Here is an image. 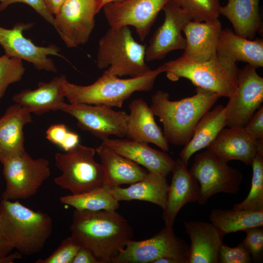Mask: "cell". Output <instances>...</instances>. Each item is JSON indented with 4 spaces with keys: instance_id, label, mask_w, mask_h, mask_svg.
Wrapping results in <instances>:
<instances>
[{
    "instance_id": "e0dca14e",
    "label": "cell",
    "mask_w": 263,
    "mask_h": 263,
    "mask_svg": "<svg viewBox=\"0 0 263 263\" xmlns=\"http://www.w3.org/2000/svg\"><path fill=\"white\" fill-rule=\"evenodd\" d=\"M171 172V182L162 214L168 227L173 226L177 213L186 204L197 201L200 192L198 181L179 158L175 160Z\"/></svg>"
},
{
    "instance_id": "f1b7e54d",
    "label": "cell",
    "mask_w": 263,
    "mask_h": 263,
    "mask_svg": "<svg viewBox=\"0 0 263 263\" xmlns=\"http://www.w3.org/2000/svg\"><path fill=\"white\" fill-rule=\"evenodd\" d=\"M226 126L224 106L218 105L206 113L197 124L192 136L179 154V158L184 164L188 167L191 156L207 148Z\"/></svg>"
},
{
    "instance_id": "4dcf8cb0",
    "label": "cell",
    "mask_w": 263,
    "mask_h": 263,
    "mask_svg": "<svg viewBox=\"0 0 263 263\" xmlns=\"http://www.w3.org/2000/svg\"><path fill=\"white\" fill-rule=\"evenodd\" d=\"M59 201L78 210H116L119 207V202L106 186L80 194L63 196Z\"/></svg>"
},
{
    "instance_id": "ee69618b",
    "label": "cell",
    "mask_w": 263,
    "mask_h": 263,
    "mask_svg": "<svg viewBox=\"0 0 263 263\" xmlns=\"http://www.w3.org/2000/svg\"><path fill=\"white\" fill-rule=\"evenodd\" d=\"M120 0H98L99 7L100 9H101L103 8V7L106 4L108 3L111 2L118 1Z\"/></svg>"
},
{
    "instance_id": "60d3db41",
    "label": "cell",
    "mask_w": 263,
    "mask_h": 263,
    "mask_svg": "<svg viewBox=\"0 0 263 263\" xmlns=\"http://www.w3.org/2000/svg\"><path fill=\"white\" fill-rule=\"evenodd\" d=\"M13 249L0 227V263H13L22 257V255L17 251L11 253Z\"/></svg>"
},
{
    "instance_id": "5bb4252c",
    "label": "cell",
    "mask_w": 263,
    "mask_h": 263,
    "mask_svg": "<svg viewBox=\"0 0 263 263\" xmlns=\"http://www.w3.org/2000/svg\"><path fill=\"white\" fill-rule=\"evenodd\" d=\"M170 0H121L108 3L102 8L110 27L133 26L144 41L158 13Z\"/></svg>"
},
{
    "instance_id": "b9f144b4",
    "label": "cell",
    "mask_w": 263,
    "mask_h": 263,
    "mask_svg": "<svg viewBox=\"0 0 263 263\" xmlns=\"http://www.w3.org/2000/svg\"><path fill=\"white\" fill-rule=\"evenodd\" d=\"M72 263H99L92 252L82 246L77 251Z\"/></svg>"
},
{
    "instance_id": "1f68e13d",
    "label": "cell",
    "mask_w": 263,
    "mask_h": 263,
    "mask_svg": "<svg viewBox=\"0 0 263 263\" xmlns=\"http://www.w3.org/2000/svg\"><path fill=\"white\" fill-rule=\"evenodd\" d=\"M251 186L247 197L232 208L246 210H263V155L257 153L251 165Z\"/></svg>"
},
{
    "instance_id": "2e32d148",
    "label": "cell",
    "mask_w": 263,
    "mask_h": 263,
    "mask_svg": "<svg viewBox=\"0 0 263 263\" xmlns=\"http://www.w3.org/2000/svg\"><path fill=\"white\" fill-rule=\"evenodd\" d=\"M163 10L165 19L154 32L146 47V61L163 59L171 51L184 50L186 48V40L182 32L191 18L173 0L169 1Z\"/></svg>"
},
{
    "instance_id": "d6a6232c",
    "label": "cell",
    "mask_w": 263,
    "mask_h": 263,
    "mask_svg": "<svg viewBox=\"0 0 263 263\" xmlns=\"http://www.w3.org/2000/svg\"><path fill=\"white\" fill-rule=\"evenodd\" d=\"M194 21L203 22L218 19L219 0H173Z\"/></svg>"
},
{
    "instance_id": "ab89813d",
    "label": "cell",
    "mask_w": 263,
    "mask_h": 263,
    "mask_svg": "<svg viewBox=\"0 0 263 263\" xmlns=\"http://www.w3.org/2000/svg\"><path fill=\"white\" fill-rule=\"evenodd\" d=\"M70 131L63 124L51 125L46 132V138L50 142L61 148L66 140Z\"/></svg>"
},
{
    "instance_id": "d590c367",
    "label": "cell",
    "mask_w": 263,
    "mask_h": 263,
    "mask_svg": "<svg viewBox=\"0 0 263 263\" xmlns=\"http://www.w3.org/2000/svg\"><path fill=\"white\" fill-rule=\"evenodd\" d=\"M252 259L243 241L235 247L223 243L219 251V263H250Z\"/></svg>"
},
{
    "instance_id": "5b68a950",
    "label": "cell",
    "mask_w": 263,
    "mask_h": 263,
    "mask_svg": "<svg viewBox=\"0 0 263 263\" xmlns=\"http://www.w3.org/2000/svg\"><path fill=\"white\" fill-rule=\"evenodd\" d=\"M161 66L170 80L176 81L185 78L197 87L214 92L220 97H230L237 88L239 69L236 63L228 62L217 54L203 62L181 56Z\"/></svg>"
},
{
    "instance_id": "9c48e42d",
    "label": "cell",
    "mask_w": 263,
    "mask_h": 263,
    "mask_svg": "<svg viewBox=\"0 0 263 263\" xmlns=\"http://www.w3.org/2000/svg\"><path fill=\"white\" fill-rule=\"evenodd\" d=\"M189 171L200 185L197 201L200 205L218 193L237 194L243 179L239 170L208 150L195 155Z\"/></svg>"
},
{
    "instance_id": "e575fe53",
    "label": "cell",
    "mask_w": 263,
    "mask_h": 263,
    "mask_svg": "<svg viewBox=\"0 0 263 263\" xmlns=\"http://www.w3.org/2000/svg\"><path fill=\"white\" fill-rule=\"evenodd\" d=\"M82 246L74 237L64 239L60 245L48 257L38 259L36 263H72L78 250Z\"/></svg>"
},
{
    "instance_id": "f546056e",
    "label": "cell",
    "mask_w": 263,
    "mask_h": 263,
    "mask_svg": "<svg viewBox=\"0 0 263 263\" xmlns=\"http://www.w3.org/2000/svg\"><path fill=\"white\" fill-rule=\"evenodd\" d=\"M209 220L226 235L250 227L263 226V210L214 208L210 212Z\"/></svg>"
},
{
    "instance_id": "4316f807",
    "label": "cell",
    "mask_w": 263,
    "mask_h": 263,
    "mask_svg": "<svg viewBox=\"0 0 263 263\" xmlns=\"http://www.w3.org/2000/svg\"><path fill=\"white\" fill-rule=\"evenodd\" d=\"M169 185L166 177L148 171L140 180L128 188L115 186L110 188L115 199L121 201L140 200L165 207Z\"/></svg>"
},
{
    "instance_id": "74e56055",
    "label": "cell",
    "mask_w": 263,
    "mask_h": 263,
    "mask_svg": "<svg viewBox=\"0 0 263 263\" xmlns=\"http://www.w3.org/2000/svg\"><path fill=\"white\" fill-rule=\"evenodd\" d=\"M17 2L23 3L31 6L46 21L55 27V17L47 10L43 0H0V11Z\"/></svg>"
},
{
    "instance_id": "7402d4cb",
    "label": "cell",
    "mask_w": 263,
    "mask_h": 263,
    "mask_svg": "<svg viewBox=\"0 0 263 263\" xmlns=\"http://www.w3.org/2000/svg\"><path fill=\"white\" fill-rule=\"evenodd\" d=\"M207 148L227 162L238 160L245 165H251L257 153V140L242 127L223 128Z\"/></svg>"
},
{
    "instance_id": "603a6c76",
    "label": "cell",
    "mask_w": 263,
    "mask_h": 263,
    "mask_svg": "<svg viewBox=\"0 0 263 263\" xmlns=\"http://www.w3.org/2000/svg\"><path fill=\"white\" fill-rule=\"evenodd\" d=\"M129 108L126 136L133 141L152 143L163 151H168L169 143L146 101L142 98L135 99L130 103Z\"/></svg>"
},
{
    "instance_id": "ba28073f",
    "label": "cell",
    "mask_w": 263,
    "mask_h": 263,
    "mask_svg": "<svg viewBox=\"0 0 263 263\" xmlns=\"http://www.w3.org/2000/svg\"><path fill=\"white\" fill-rule=\"evenodd\" d=\"M2 165L6 186L2 199L6 200L27 199L34 196L51 175L47 159H33L26 150Z\"/></svg>"
},
{
    "instance_id": "83f0119b",
    "label": "cell",
    "mask_w": 263,
    "mask_h": 263,
    "mask_svg": "<svg viewBox=\"0 0 263 263\" xmlns=\"http://www.w3.org/2000/svg\"><path fill=\"white\" fill-rule=\"evenodd\" d=\"M260 0H228L220 6L219 14L232 24L235 34L252 40L262 31V21L259 12Z\"/></svg>"
},
{
    "instance_id": "ffe728a7",
    "label": "cell",
    "mask_w": 263,
    "mask_h": 263,
    "mask_svg": "<svg viewBox=\"0 0 263 263\" xmlns=\"http://www.w3.org/2000/svg\"><path fill=\"white\" fill-rule=\"evenodd\" d=\"M184 224L191 243L188 263H219V251L225 234L211 222Z\"/></svg>"
},
{
    "instance_id": "8992f818",
    "label": "cell",
    "mask_w": 263,
    "mask_h": 263,
    "mask_svg": "<svg viewBox=\"0 0 263 263\" xmlns=\"http://www.w3.org/2000/svg\"><path fill=\"white\" fill-rule=\"evenodd\" d=\"M146 47L134 39L129 26L110 27L99 41L96 66L118 77L141 75L151 70L146 63Z\"/></svg>"
},
{
    "instance_id": "8d00e7d4",
    "label": "cell",
    "mask_w": 263,
    "mask_h": 263,
    "mask_svg": "<svg viewBox=\"0 0 263 263\" xmlns=\"http://www.w3.org/2000/svg\"><path fill=\"white\" fill-rule=\"evenodd\" d=\"M246 236L243 241L251 256L252 260L261 261L263 256V226L253 227L244 230Z\"/></svg>"
},
{
    "instance_id": "30bf717a",
    "label": "cell",
    "mask_w": 263,
    "mask_h": 263,
    "mask_svg": "<svg viewBox=\"0 0 263 263\" xmlns=\"http://www.w3.org/2000/svg\"><path fill=\"white\" fill-rule=\"evenodd\" d=\"M189 248L188 244L175 234L172 227L165 226L149 239L128 241L113 263H152L161 258L188 263Z\"/></svg>"
},
{
    "instance_id": "4fadbf2b",
    "label": "cell",
    "mask_w": 263,
    "mask_h": 263,
    "mask_svg": "<svg viewBox=\"0 0 263 263\" xmlns=\"http://www.w3.org/2000/svg\"><path fill=\"white\" fill-rule=\"evenodd\" d=\"M61 110L76 119L77 126L102 141L115 135L126 136L128 114L106 105L65 103Z\"/></svg>"
},
{
    "instance_id": "277c9868",
    "label": "cell",
    "mask_w": 263,
    "mask_h": 263,
    "mask_svg": "<svg viewBox=\"0 0 263 263\" xmlns=\"http://www.w3.org/2000/svg\"><path fill=\"white\" fill-rule=\"evenodd\" d=\"M162 73L161 65L136 77L121 78L106 70L94 83L87 86L71 83L66 79L63 85V92L70 103L120 108L134 93L150 91L157 77Z\"/></svg>"
},
{
    "instance_id": "f35d334b",
    "label": "cell",
    "mask_w": 263,
    "mask_h": 263,
    "mask_svg": "<svg viewBox=\"0 0 263 263\" xmlns=\"http://www.w3.org/2000/svg\"><path fill=\"white\" fill-rule=\"evenodd\" d=\"M245 131L255 139H263V107L254 113L244 127Z\"/></svg>"
},
{
    "instance_id": "44dd1931",
    "label": "cell",
    "mask_w": 263,
    "mask_h": 263,
    "mask_svg": "<svg viewBox=\"0 0 263 263\" xmlns=\"http://www.w3.org/2000/svg\"><path fill=\"white\" fill-rule=\"evenodd\" d=\"M31 112L14 103L0 118V162L2 164L25 151L23 128L33 122Z\"/></svg>"
},
{
    "instance_id": "52a82bcc",
    "label": "cell",
    "mask_w": 263,
    "mask_h": 263,
    "mask_svg": "<svg viewBox=\"0 0 263 263\" xmlns=\"http://www.w3.org/2000/svg\"><path fill=\"white\" fill-rule=\"evenodd\" d=\"M95 150L78 144L65 153L57 152L55 164L61 174L55 178V184L72 194H77L105 186L103 169L96 162Z\"/></svg>"
},
{
    "instance_id": "7a4b0ae2",
    "label": "cell",
    "mask_w": 263,
    "mask_h": 263,
    "mask_svg": "<svg viewBox=\"0 0 263 263\" xmlns=\"http://www.w3.org/2000/svg\"><path fill=\"white\" fill-rule=\"evenodd\" d=\"M195 92L193 96L177 101L170 100L169 93L163 90H158L152 95L150 107L162 122L163 133L169 143L185 145L200 119L220 97L199 87Z\"/></svg>"
},
{
    "instance_id": "6da1fadb",
    "label": "cell",
    "mask_w": 263,
    "mask_h": 263,
    "mask_svg": "<svg viewBox=\"0 0 263 263\" xmlns=\"http://www.w3.org/2000/svg\"><path fill=\"white\" fill-rule=\"evenodd\" d=\"M71 235L89 249L99 263H113L133 237L132 227L116 210H78L73 214Z\"/></svg>"
},
{
    "instance_id": "836d02e7",
    "label": "cell",
    "mask_w": 263,
    "mask_h": 263,
    "mask_svg": "<svg viewBox=\"0 0 263 263\" xmlns=\"http://www.w3.org/2000/svg\"><path fill=\"white\" fill-rule=\"evenodd\" d=\"M25 71L22 60L5 54L0 56V99L10 85L21 79Z\"/></svg>"
},
{
    "instance_id": "ac0fdd59",
    "label": "cell",
    "mask_w": 263,
    "mask_h": 263,
    "mask_svg": "<svg viewBox=\"0 0 263 263\" xmlns=\"http://www.w3.org/2000/svg\"><path fill=\"white\" fill-rule=\"evenodd\" d=\"M102 143L121 155L143 166L148 171L166 177L175 163V160L167 153L152 148L148 143L120 138H108Z\"/></svg>"
},
{
    "instance_id": "cb8c5ba5",
    "label": "cell",
    "mask_w": 263,
    "mask_h": 263,
    "mask_svg": "<svg viewBox=\"0 0 263 263\" xmlns=\"http://www.w3.org/2000/svg\"><path fill=\"white\" fill-rule=\"evenodd\" d=\"M66 79L65 75H61L49 82H40L38 88L23 90L15 94L12 100L38 115L50 111L61 110L65 103L63 85Z\"/></svg>"
},
{
    "instance_id": "484cf974",
    "label": "cell",
    "mask_w": 263,
    "mask_h": 263,
    "mask_svg": "<svg viewBox=\"0 0 263 263\" xmlns=\"http://www.w3.org/2000/svg\"><path fill=\"white\" fill-rule=\"evenodd\" d=\"M102 166L105 186L111 188L142 179L148 170L102 143L95 149Z\"/></svg>"
},
{
    "instance_id": "7bdbcfd3",
    "label": "cell",
    "mask_w": 263,
    "mask_h": 263,
    "mask_svg": "<svg viewBox=\"0 0 263 263\" xmlns=\"http://www.w3.org/2000/svg\"><path fill=\"white\" fill-rule=\"evenodd\" d=\"M66 0H43L45 6L53 16H56Z\"/></svg>"
},
{
    "instance_id": "d6986e66",
    "label": "cell",
    "mask_w": 263,
    "mask_h": 263,
    "mask_svg": "<svg viewBox=\"0 0 263 263\" xmlns=\"http://www.w3.org/2000/svg\"><path fill=\"white\" fill-rule=\"evenodd\" d=\"M222 29L219 19L203 22L189 21L183 29L186 45L182 56L197 62L211 59L217 54L218 38Z\"/></svg>"
},
{
    "instance_id": "8fae6325",
    "label": "cell",
    "mask_w": 263,
    "mask_h": 263,
    "mask_svg": "<svg viewBox=\"0 0 263 263\" xmlns=\"http://www.w3.org/2000/svg\"><path fill=\"white\" fill-rule=\"evenodd\" d=\"M247 64L238 73L235 93L224 107L227 127L244 128L263 101V78Z\"/></svg>"
},
{
    "instance_id": "9a60e30c",
    "label": "cell",
    "mask_w": 263,
    "mask_h": 263,
    "mask_svg": "<svg viewBox=\"0 0 263 263\" xmlns=\"http://www.w3.org/2000/svg\"><path fill=\"white\" fill-rule=\"evenodd\" d=\"M33 24L18 22L11 29L0 26V45L3 48L5 54L9 56L25 60L38 70L56 73L55 64L48 56L65 57L60 53V48L56 45L38 46L23 36V31L30 29Z\"/></svg>"
},
{
    "instance_id": "3957f363",
    "label": "cell",
    "mask_w": 263,
    "mask_h": 263,
    "mask_svg": "<svg viewBox=\"0 0 263 263\" xmlns=\"http://www.w3.org/2000/svg\"><path fill=\"white\" fill-rule=\"evenodd\" d=\"M53 221L46 212L15 201L1 199L0 227L13 249L21 255L40 252L53 231Z\"/></svg>"
},
{
    "instance_id": "d4e9b609",
    "label": "cell",
    "mask_w": 263,
    "mask_h": 263,
    "mask_svg": "<svg viewBox=\"0 0 263 263\" xmlns=\"http://www.w3.org/2000/svg\"><path fill=\"white\" fill-rule=\"evenodd\" d=\"M217 54L228 62H246L256 68L263 66V40L240 37L228 28L222 29L218 38Z\"/></svg>"
},
{
    "instance_id": "7c38bea8",
    "label": "cell",
    "mask_w": 263,
    "mask_h": 263,
    "mask_svg": "<svg viewBox=\"0 0 263 263\" xmlns=\"http://www.w3.org/2000/svg\"><path fill=\"white\" fill-rule=\"evenodd\" d=\"M98 0H66L54 16L55 29L68 47L86 43L94 30Z\"/></svg>"
}]
</instances>
